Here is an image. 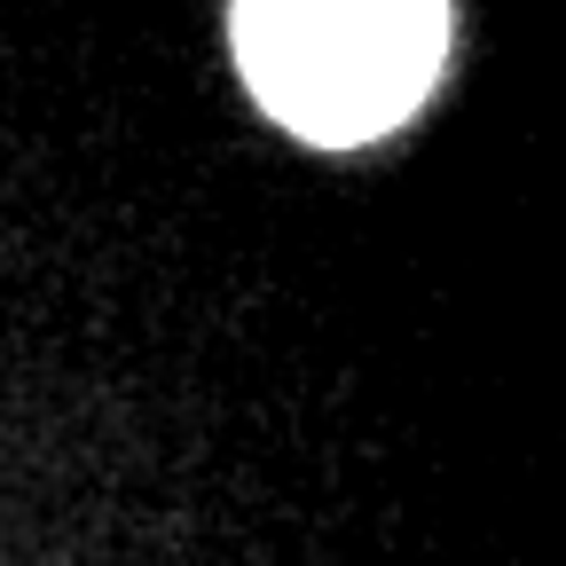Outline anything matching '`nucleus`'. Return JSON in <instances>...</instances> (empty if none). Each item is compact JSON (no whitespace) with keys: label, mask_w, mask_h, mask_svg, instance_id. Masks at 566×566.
Segmentation results:
<instances>
[{"label":"nucleus","mask_w":566,"mask_h":566,"mask_svg":"<svg viewBox=\"0 0 566 566\" xmlns=\"http://www.w3.org/2000/svg\"><path fill=\"white\" fill-rule=\"evenodd\" d=\"M252 95L307 142H370L401 126L449 55L433 0H244L229 9Z\"/></svg>","instance_id":"nucleus-1"}]
</instances>
